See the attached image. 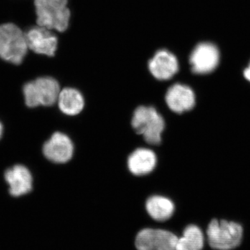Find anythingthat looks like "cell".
Wrapping results in <instances>:
<instances>
[{
	"instance_id": "cell-1",
	"label": "cell",
	"mask_w": 250,
	"mask_h": 250,
	"mask_svg": "<svg viewBox=\"0 0 250 250\" xmlns=\"http://www.w3.org/2000/svg\"><path fill=\"white\" fill-rule=\"evenodd\" d=\"M244 236V226L228 219H212L206 230L207 244L213 250H236L241 246Z\"/></svg>"
},
{
	"instance_id": "cell-2",
	"label": "cell",
	"mask_w": 250,
	"mask_h": 250,
	"mask_svg": "<svg viewBox=\"0 0 250 250\" xmlns=\"http://www.w3.org/2000/svg\"><path fill=\"white\" fill-rule=\"evenodd\" d=\"M69 0H34L36 23L55 32H65L70 26Z\"/></svg>"
},
{
	"instance_id": "cell-3",
	"label": "cell",
	"mask_w": 250,
	"mask_h": 250,
	"mask_svg": "<svg viewBox=\"0 0 250 250\" xmlns=\"http://www.w3.org/2000/svg\"><path fill=\"white\" fill-rule=\"evenodd\" d=\"M25 33L14 23L0 24V59L19 65L29 54Z\"/></svg>"
},
{
	"instance_id": "cell-4",
	"label": "cell",
	"mask_w": 250,
	"mask_h": 250,
	"mask_svg": "<svg viewBox=\"0 0 250 250\" xmlns=\"http://www.w3.org/2000/svg\"><path fill=\"white\" fill-rule=\"evenodd\" d=\"M61 90L58 81L49 75L36 77L22 86L24 102L30 108L52 106L57 103Z\"/></svg>"
},
{
	"instance_id": "cell-5",
	"label": "cell",
	"mask_w": 250,
	"mask_h": 250,
	"mask_svg": "<svg viewBox=\"0 0 250 250\" xmlns=\"http://www.w3.org/2000/svg\"><path fill=\"white\" fill-rule=\"evenodd\" d=\"M131 125L137 134L150 145H159L165 129L162 116L152 106H139L135 110Z\"/></svg>"
},
{
	"instance_id": "cell-6",
	"label": "cell",
	"mask_w": 250,
	"mask_h": 250,
	"mask_svg": "<svg viewBox=\"0 0 250 250\" xmlns=\"http://www.w3.org/2000/svg\"><path fill=\"white\" fill-rule=\"evenodd\" d=\"M28 49L31 53L54 57L59 47V39L55 31L36 25L24 31Z\"/></svg>"
},
{
	"instance_id": "cell-7",
	"label": "cell",
	"mask_w": 250,
	"mask_h": 250,
	"mask_svg": "<svg viewBox=\"0 0 250 250\" xmlns=\"http://www.w3.org/2000/svg\"><path fill=\"white\" fill-rule=\"evenodd\" d=\"M178 237L163 229H144L136 238L138 250H177Z\"/></svg>"
},
{
	"instance_id": "cell-8",
	"label": "cell",
	"mask_w": 250,
	"mask_h": 250,
	"mask_svg": "<svg viewBox=\"0 0 250 250\" xmlns=\"http://www.w3.org/2000/svg\"><path fill=\"white\" fill-rule=\"evenodd\" d=\"M220 52L210 42H201L193 49L190 57L192 71L199 75L210 73L218 67Z\"/></svg>"
},
{
	"instance_id": "cell-9",
	"label": "cell",
	"mask_w": 250,
	"mask_h": 250,
	"mask_svg": "<svg viewBox=\"0 0 250 250\" xmlns=\"http://www.w3.org/2000/svg\"><path fill=\"white\" fill-rule=\"evenodd\" d=\"M42 152L49 161L55 164H65L73 156V143L67 135L56 132L44 144Z\"/></svg>"
},
{
	"instance_id": "cell-10",
	"label": "cell",
	"mask_w": 250,
	"mask_h": 250,
	"mask_svg": "<svg viewBox=\"0 0 250 250\" xmlns=\"http://www.w3.org/2000/svg\"><path fill=\"white\" fill-rule=\"evenodd\" d=\"M166 102L171 111L182 114L194 108L196 99L195 93L190 87L175 83L167 90Z\"/></svg>"
},
{
	"instance_id": "cell-11",
	"label": "cell",
	"mask_w": 250,
	"mask_h": 250,
	"mask_svg": "<svg viewBox=\"0 0 250 250\" xmlns=\"http://www.w3.org/2000/svg\"><path fill=\"white\" fill-rule=\"evenodd\" d=\"M149 71L157 80H170L179 70V62L174 54L166 49L158 51L149 62Z\"/></svg>"
},
{
	"instance_id": "cell-12",
	"label": "cell",
	"mask_w": 250,
	"mask_h": 250,
	"mask_svg": "<svg viewBox=\"0 0 250 250\" xmlns=\"http://www.w3.org/2000/svg\"><path fill=\"white\" fill-rule=\"evenodd\" d=\"M4 177L9 184V192L12 196H22L32 190V176L25 166L16 165L8 169Z\"/></svg>"
},
{
	"instance_id": "cell-13",
	"label": "cell",
	"mask_w": 250,
	"mask_h": 250,
	"mask_svg": "<svg viewBox=\"0 0 250 250\" xmlns=\"http://www.w3.org/2000/svg\"><path fill=\"white\" fill-rule=\"evenodd\" d=\"M157 164V157L152 149L139 148L128 158V167L130 172L136 176L149 174L154 170Z\"/></svg>"
},
{
	"instance_id": "cell-14",
	"label": "cell",
	"mask_w": 250,
	"mask_h": 250,
	"mask_svg": "<svg viewBox=\"0 0 250 250\" xmlns=\"http://www.w3.org/2000/svg\"><path fill=\"white\" fill-rule=\"evenodd\" d=\"M59 109L67 116H77L84 107V98L78 90L64 88L61 90L57 100Z\"/></svg>"
},
{
	"instance_id": "cell-15",
	"label": "cell",
	"mask_w": 250,
	"mask_h": 250,
	"mask_svg": "<svg viewBox=\"0 0 250 250\" xmlns=\"http://www.w3.org/2000/svg\"><path fill=\"white\" fill-rule=\"evenodd\" d=\"M146 210L153 219L166 221L173 215L174 205L170 199L161 195H153L146 202Z\"/></svg>"
},
{
	"instance_id": "cell-16",
	"label": "cell",
	"mask_w": 250,
	"mask_h": 250,
	"mask_svg": "<svg viewBox=\"0 0 250 250\" xmlns=\"http://www.w3.org/2000/svg\"><path fill=\"white\" fill-rule=\"evenodd\" d=\"M205 236L202 229L195 225L185 228L183 236L178 238L177 250H202L205 246Z\"/></svg>"
},
{
	"instance_id": "cell-17",
	"label": "cell",
	"mask_w": 250,
	"mask_h": 250,
	"mask_svg": "<svg viewBox=\"0 0 250 250\" xmlns=\"http://www.w3.org/2000/svg\"><path fill=\"white\" fill-rule=\"evenodd\" d=\"M243 75H244L245 78H246L248 82H250V62L249 65H248V67L244 70Z\"/></svg>"
},
{
	"instance_id": "cell-18",
	"label": "cell",
	"mask_w": 250,
	"mask_h": 250,
	"mask_svg": "<svg viewBox=\"0 0 250 250\" xmlns=\"http://www.w3.org/2000/svg\"><path fill=\"white\" fill-rule=\"evenodd\" d=\"M3 131V126L1 125V123H0V139H1V135H2Z\"/></svg>"
}]
</instances>
